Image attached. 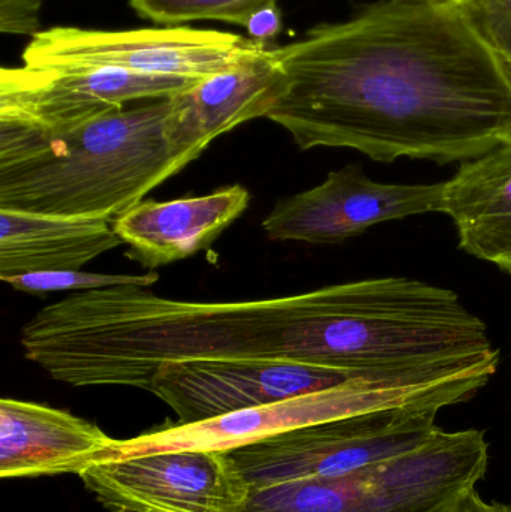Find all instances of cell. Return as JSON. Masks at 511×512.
<instances>
[{
  "label": "cell",
  "mask_w": 511,
  "mask_h": 512,
  "mask_svg": "<svg viewBox=\"0 0 511 512\" xmlns=\"http://www.w3.org/2000/svg\"><path fill=\"white\" fill-rule=\"evenodd\" d=\"M275 54L285 87L267 119L300 150L444 165L510 140L511 78L458 8L383 0Z\"/></svg>",
  "instance_id": "6da1fadb"
},
{
  "label": "cell",
  "mask_w": 511,
  "mask_h": 512,
  "mask_svg": "<svg viewBox=\"0 0 511 512\" xmlns=\"http://www.w3.org/2000/svg\"><path fill=\"white\" fill-rule=\"evenodd\" d=\"M168 98L44 135L0 123V209L116 219L185 170L171 153Z\"/></svg>",
  "instance_id": "7a4b0ae2"
},
{
  "label": "cell",
  "mask_w": 511,
  "mask_h": 512,
  "mask_svg": "<svg viewBox=\"0 0 511 512\" xmlns=\"http://www.w3.org/2000/svg\"><path fill=\"white\" fill-rule=\"evenodd\" d=\"M443 408L396 406L302 427L231 451L251 490L371 471L431 441Z\"/></svg>",
  "instance_id": "3957f363"
},
{
  "label": "cell",
  "mask_w": 511,
  "mask_h": 512,
  "mask_svg": "<svg viewBox=\"0 0 511 512\" xmlns=\"http://www.w3.org/2000/svg\"><path fill=\"white\" fill-rule=\"evenodd\" d=\"M270 45L218 30L152 27L41 30L23 51L33 68H111L149 75L204 78L258 56Z\"/></svg>",
  "instance_id": "277c9868"
},
{
  "label": "cell",
  "mask_w": 511,
  "mask_h": 512,
  "mask_svg": "<svg viewBox=\"0 0 511 512\" xmlns=\"http://www.w3.org/2000/svg\"><path fill=\"white\" fill-rule=\"evenodd\" d=\"M456 369L411 373H368L297 361L179 360L162 364L150 393L167 403L179 423H197L243 409L329 390L360 379L434 375Z\"/></svg>",
  "instance_id": "5b68a950"
},
{
  "label": "cell",
  "mask_w": 511,
  "mask_h": 512,
  "mask_svg": "<svg viewBox=\"0 0 511 512\" xmlns=\"http://www.w3.org/2000/svg\"><path fill=\"white\" fill-rule=\"evenodd\" d=\"M80 478L111 512H245L251 495L227 451L144 454L89 466Z\"/></svg>",
  "instance_id": "8992f818"
},
{
  "label": "cell",
  "mask_w": 511,
  "mask_h": 512,
  "mask_svg": "<svg viewBox=\"0 0 511 512\" xmlns=\"http://www.w3.org/2000/svg\"><path fill=\"white\" fill-rule=\"evenodd\" d=\"M197 80L111 68H2L0 123L65 134L129 102L170 98Z\"/></svg>",
  "instance_id": "52a82bcc"
},
{
  "label": "cell",
  "mask_w": 511,
  "mask_h": 512,
  "mask_svg": "<svg viewBox=\"0 0 511 512\" xmlns=\"http://www.w3.org/2000/svg\"><path fill=\"white\" fill-rule=\"evenodd\" d=\"M443 183L375 182L360 165L332 171L321 185L282 198L263 222L275 242L338 245L374 225L443 212Z\"/></svg>",
  "instance_id": "ba28073f"
},
{
  "label": "cell",
  "mask_w": 511,
  "mask_h": 512,
  "mask_svg": "<svg viewBox=\"0 0 511 512\" xmlns=\"http://www.w3.org/2000/svg\"><path fill=\"white\" fill-rule=\"evenodd\" d=\"M284 87V71L275 47H269L174 93L168 98L164 123L171 153L188 167L216 138L249 120L267 119Z\"/></svg>",
  "instance_id": "9c48e42d"
},
{
  "label": "cell",
  "mask_w": 511,
  "mask_h": 512,
  "mask_svg": "<svg viewBox=\"0 0 511 512\" xmlns=\"http://www.w3.org/2000/svg\"><path fill=\"white\" fill-rule=\"evenodd\" d=\"M489 444L477 429H440L419 450L375 471L350 512H453L488 471Z\"/></svg>",
  "instance_id": "30bf717a"
},
{
  "label": "cell",
  "mask_w": 511,
  "mask_h": 512,
  "mask_svg": "<svg viewBox=\"0 0 511 512\" xmlns=\"http://www.w3.org/2000/svg\"><path fill=\"white\" fill-rule=\"evenodd\" d=\"M251 195L242 185L179 200L141 201L114 219L113 227L128 255L156 270L191 258L212 245L248 209Z\"/></svg>",
  "instance_id": "8fae6325"
},
{
  "label": "cell",
  "mask_w": 511,
  "mask_h": 512,
  "mask_svg": "<svg viewBox=\"0 0 511 512\" xmlns=\"http://www.w3.org/2000/svg\"><path fill=\"white\" fill-rule=\"evenodd\" d=\"M113 439L62 409L26 400L0 402V478L81 475Z\"/></svg>",
  "instance_id": "7c38bea8"
},
{
  "label": "cell",
  "mask_w": 511,
  "mask_h": 512,
  "mask_svg": "<svg viewBox=\"0 0 511 512\" xmlns=\"http://www.w3.org/2000/svg\"><path fill=\"white\" fill-rule=\"evenodd\" d=\"M441 213L455 224L462 251L511 274V141L462 162L444 182Z\"/></svg>",
  "instance_id": "4fadbf2b"
},
{
  "label": "cell",
  "mask_w": 511,
  "mask_h": 512,
  "mask_svg": "<svg viewBox=\"0 0 511 512\" xmlns=\"http://www.w3.org/2000/svg\"><path fill=\"white\" fill-rule=\"evenodd\" d=\"M120 245L110 219L0 209V279L80 270Z\"/></svg>",
  "instance_id": "5bb4252c"
},
{
  "label": "cell",
  "mask_w": 511,
  "mask_h": 512,
  "mask_svg": "<svg viewBox=\"0 0 511 512\" xmlns=\"http://www.w3.org/2000/svg\"><path fill=\"white\" fill-rule=\"evenodd\" d=\"M270 2L278 0H128L138 17L164 27L203 20L245 27L251 14Z\"/></svg>",
  "instance_id": "9a60e30c"
},
{
  "label": "cell",
  "mask_w": 511,
  "mask_h": 512,
  "mask_svg": "<svg viewBox=\"0 0 511 512\" xmlns=\"http://www.w3.org/2000/svg\"><path fill=\"white\" fill-rule=\"evenodd\" d=\"M0 280L14 288L15 291L42 297V295L54 294V292H86L120 285L149 288L158 282L159 274L156 270L147 271L146 274H101L68 270L17 274V276L2 277Z\"/></svg>",
  "instance_id": "2e32d148"
},
{
  "label": "cell",
  "mask_w": 511,
  "mask_h": 512,
  "mask_svg": "<svg viewBox=\"0 0 511 512\" xmlns=\"http://www.w3.org/2000/svg\"><path fill=\"white\" fill-rule=\"evenodd\" d=\"M456 8L511 78V0H461Z\"/></svg>",
  "instance_id": "e0dca14e"
},
{
  "label": "cell",
  "mask_w": 511,
  "mask_h": 512,
  "mask_svg": "<svg viewBox=\"0 0 511 512\" xmlns=\"http://www.w3.org/2000/svg\"><path fill=\"white\" fill-rule=\"evenodd\" d=\"M42 0H0V32L35 36L39 30Z\"/></svg>",
  "instance_id": "ac0fdd59"
},
{
  "label": "cell",
  "mask_w": 511,
  "mask_h": 512,
  "mask_svg": "<svg viewBox=\"0 0 511 512\" xmlns=\"http://www.w3.org/2000/svg\"><path fill=\"white\" fill-rule=\"evenodd\" d=\"M249 38L269 45L282 30V15L278 2L266 3L258 8L245 24Z\"/></svg>",
  "instance_id": "d6986e66"
},
{
  "label": "cell",
  "mask_w": 511,
  "mask_h": 512,
  "mask_svg": "<svg viewBox=\"0 0 511 512\" xmlns=\"http://www.w3.org/2000/svg\"><path fill=\"white\" fill-rule=\"evenodd\" d=\"M453 512H511V502H486L476 490H473Z\"/></svg>",
  "instance_id": "ffe728a7"
},
{
  "label": "cell",
  "mask_w": 511,
  "mask_h": 512,
  "mask_svg": "<svg viewBox=\"0 0 511 512\" xmlns=\"http://www.w3.org/2000/svg\"><path fill=\"white\" fill-rule=\"evenodd\" d=\"M411 2L426 3V5L441 6V8H456L461 0H411Z\"/></svg>",
  "instance_id": "44dd1931"
},
{
  "label": "cell",
  "mask_w": 511,
  "mask_h": 512,
  "mask_svg": "<svg viewBox=\"0 0 511 512\" xmlns=\"http://www.w3.org/2000/svg\"><path fill=\"white\" fill-rule=\"evenodd\" d=\"M509 141H511V137H510V140H509Z\"/></svg>",
  "instance_id": "7402d4cb"
}]
</instances>
